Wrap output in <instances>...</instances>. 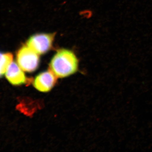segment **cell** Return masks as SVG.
I'll list each match as a JSON object with an SVG mask.
<instances>
[{"mask_svg":"<svg viewBox=\"0 0 152 152\" xmlns=\"http://www.w3.org/2000/svg\"><path fill=\"white\" fill-rule=\"evenodd\" d=\"M50 66V71L57 77H66L77 71L78 60L72 51L61 49L52 58Z\"/></svg>","mask_w":152,"mask_h":152,"instance_id":"6da1fadb","label":"cell"},{"mask_svg":"<svg viewBox=\"0 0 152 152\" xmlns=\"http://www.w3.org/2000/svg\"><path fill=\"white\" fill-rule=\"evenodd\" d=\"M17 60L22 69L28 72H34L39 64V55L27 45L19 49L17 53Z\"/></svg>","mask_w":152,"mask_h":152,"instance_id":"7a4b0ae2","label":"cell"},{"mask_svg":"<svg viewBox=\"0 0 152 152\" xmlns=\"http://www.w3.org/2000/svg\"><path fill=\"white\" fill-rule=\"evenodd\" d=\"M54 37V34H39L34 35L28 39L26 45L38 54H44L51 48Z\"/></svg>","mask_w":152,"mask_h":152,"instance_id":"3957f363","label":"cell"},{"mask_svg":"<svg viewBox=\"0 0 152 152\" xmlns=\"http://www.w3.org/2000/svg\"><path fill=\"white\" fill-rule=\"evenodd\" d=\"M56 77L51 71L43 72L36 77L33 85L38 91L47 92L54 86L57 81Z\"/></svg>","mask_w":152,"mask_h":152,"instance_id":"277c9868","label":"cell"},{"mask_svg":"<svg viewBox=\"0 0 152 152\" xmlns=\"http://www.w3.org/2000/svg\"><path fill=\"white\" fill-rule=\"evenodd\" d=\"M23 71L18 64L12 62L6 71V78L11 84L14 86L23 84L27 80Z\"/></svg>","mask_w":152,"mask_h":152,"instance_id":"5b68a950","label":"cell"},{"mask_svg":"<svg viewBox=\"0 0 152 152\" xmlns=\"http://www.w3.org/2000/svg\"><path fill=\"white\" fill-rule=\"evenodd\" d=\"M12 60L13 56L10 53L0 51V78L5 74Z\"/></svg>","mask_w":152,"mask_h":152,"instance_id":"8992f818","label":"cell"}]
</instances>
